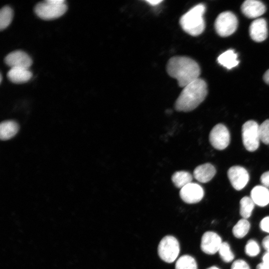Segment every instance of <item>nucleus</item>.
<instances>
[{"label":"nucleus","mask_w":269,"mask_h":269,"mask_svg":"<svg viewBox=\"0 0 269 269\" xmlns=\"http://www.w3.org/2000/svg\"><path fill=\"white\" fill-rule=\"evenodd\" d=\"M260 227L263 231L269 233V216L264 218L261 221Z\"/></svg>","instance_id":"obj_29"},{"label":"nucleus","mask_w":269,"mask_h":269,"mask_svg":"<svg viewBox=\"0 0 269 269\" xmlns=\"http://www.w3.org/2000/svg\"><path fill=\"white\" fill-rule=\"evenodd\" d=\"M262 261L269 264V252H267L263 256Z\"/></svg>","instance_id":"obj_33"},{"label":"nucleus","mask_w":269,"mask_h":269,"mask_svg":"<svg viewBox=\"0 0 269 269\" xmlns=\"http://www.w3.org/2000/svg\"><path fill=\"white\" fill-rule=\"evenodd\" d=\"M249 33L252 39L260 42L265 40L268 36L267 23L264 18H258L254 20L249 28Z\"/></svg>","instance_id":"obj_13"},{"label":"nucleus","mask_w":269,"mask_h":269,"mask_svg":"<svg viewBox=\"0 0 269 269\" xmlns=\"http://www.w3.org/2000/svg\"><path fill=\"white\" fill-rule=\"evenodd\" d=\"M262 246L267 252H269V235L265 237L262 240Z\"/></svg>","instance_id":"obj_31"},{"label":"nucleus","mask_w":269,"mask_h":269,"mask_svg":"<svg viewBox=\"0 0 269 269\" xmlns=\"http://www.w3.org/2000/svg\"><path fill=\"white\" fill-rule=\"evenodd\" d=\"M241 10L246 16L254 18L263 14L266 8L264 4L259 0H247L243 3Z\"/></svg>","instance_id":"obj_14"},{"label":"nucleus","mask_w":269,"mask_h":269,"mask_svg":"<svg viewBox=\"0 0 269 269\" xmlns=\"http://www.w3.org/2000/svg\"><path fill=\"white\" fill-rule=\"evenodd\" d=\"M251 198L255 204L266 206L269 204V190L263 185L256 186L251 192Z\"/></svg>","instance_id":"obj_17"},{"label":"nucleus","mask_w":269,"mask_h":269,"mask_svg":"<svg viewBox=\"0 0 269 269\" xmlns=\"http://www.w3.org/2000/svg\"><path fill=\"white\" fill-rule=\"evenodd\" d=\"M67 9L64 0H45L35 5L34 12L40 18L49 20L60 17Z\"/></svg>","instance_id":"obj_4"},{"label":"nucleus","mask_w":269,"mask_h":269,"mask_svg":"<svg viewBox=\"0 0 269 269\" xmlns=\"http://www.w3.org/2000/svg\"><path fill=\"white\" fill-rule=\"evenodd\" d=\"M207 269H220L216 266H212L207 268Z\"/></svg>","instance_id":"obj_36"},{"label":"nucleus","mask_w":269,"mask_h":269,"mask_svg":"<svg viewBox=\"0 0 269 269\" xmlns=\"http://www.w3.org/2000/svg\"><path fill=\"white\" fill-rule=\"evenodd\" d=\"M19 127L13 121H5L0 124V137L1 140H6L12 137L17 133Z\"/></svg>","instance_id":"obj_19"},{"label":"nucleus","mask_w":269,"mask_h":269,"mask_svg":"<svg viewBox=\"0 0 269 269\" xmlns=\"http://www.w3.org/2000/svg\"><path fill=\"white\" fill-rule=\"evenodd\" d=\"M238 23L237 18L233 13L224 11L216 18L215 28L218 35L222 37H227L236 30Z\"/></svg>","instance_id":"obj_7"},{"label":"nucleus","mask_w":269,"mask_h":269,"mask_svg":"<svg viewBox=\"0 0 269 269\" xmlns=\"http://www.w3.org/2000/svg\"><path fill=\"white\" fill-rule=\"evenodd\" d=\"M147 2H148L149 4L152 5V6H155L159 3H160L162 1L161 0H146Z\"/></svg>","instance_id":"obj_34"},{"label":"nucleus","mask_w":269,"mask_h":269,"mask_svg":"<svg viewBox=\"0 0 269 269\" xmlns=\"http://www.w3.org/2000/svg\"><path fill=\"white\" fill-rule=\"evenodd\" d=\"M0 82H1V80H2V76H1V74H0Z\"/></svg>","instance_id":"obj_37"},{"label":"nucleus","mask_w":269,"mask_h":269,"mask_svg":"<svg viewBox=\"0 0 269 269\" xmlns=\"http://www.w3.org/2000/svg\"><path fill=\"white\" fill-rule=\"evenodd\" d=\"M218 253L221 259L225 263H230L234 259V254L231 250L229 244L226 242H222Z\"/></svg>","instance_id":"obj_25"},{"label":"nucleus","mask_w":269,"mask_h":269,"mask_svg":"<svg viewBox=\"0 0 269 269\" xmlns=\"http://www.w3.org/2000/svg\"><path fill=\"white\" fill-rule=\"evenodd\" d=\"M231 269H250V268L246 261L238 259L233 263Z\"/></svg>","instance_id":"obj_28"},{"label":"nucleus","mask_w":269,"mask_h":269,"mask_svg":"<svg viewBox=\"0 0 269 269\" xmlns=\"http://www.w3.org/2000/svg\"><path fill=\"white\" fill-rule=\"evenodd\" d=\"M227 174L232 185L237 190H241L244 188L249 180L248 171L240 166L231 167Z\"/></svg>","instance_id":"obj_10"},{"label":"nucleus","mask_w":269,"mask_h":269,"mask_svg":"<svg viewBox=\"0 0 269 269\" xmlns=\"http://www.w3.org/2000/svg\"><path fill=\"white\" fill-rule=\"evenodd\" d=\"M166 69L169 75L176 79L178 85L183 88L199 78L200 74L198 63L191 58L184 56L171 58Z\"/></svg>","instance_id":"obj_1"},{"label":"nucleus","mask_w":269,"mask_h":269,"mask_svg":"<svg viewBox=\"0 0 269 269\" xmlns=\"http://www.w3.org/2000/svg\"><path fill=\"white\" fill-rule=\"evenodd\" d=\"M206 7L203 4H198L183 14L180 19L182 28L192 36L201 34L205 27L203 15Z\"/></svg>","instance_id":"obj_3"},{"label":"nucleus","mask_w":269,"mask_h":269,"mask_svg":"<svg viewBox=\"0 0 269 269\" xmlns=\"http://www.w3.org/2000/svg\"><path fill=\"white\" fill-rule=\"evenodd\" d=\"M13 17V11L8 6H4L0 11V29L2 30L11 23Z\"/></svg>","instance_id":"obj_24"},{"label":"nucleus","mask_w":269,"mask_h":269,"mask_svg":"<svg viewBox=\"0 0 269 269\" xmlns=\"http://www.w3.org/2000/svg\"><path fill=\"white\" fill-rule=\"evenodd\" d=\"M250 223L247 219L242 218L239 220L232 229L234 237L238 239L244 238L249 232Z\"/></svg>","instance_id":"obj_21"},{"label":"nucleus","mask_w":269,"mask_h":269,"mask_svg":"<svg viewBox=\"0 0 269 269\" xmlns=\"http://www.w3.org/2000/svg\"><path fill=\"white\" fill-rule=\"evenodd\" d=\"M247 255L251 257L257 256L260 252V248L258 243L253 239L249 240L245 248Z\"/></svg>","instance_id":"obj_26"},{"label":"nucleus","mask_w":269,"mask_h":269,"mask_svg":"<svg viewBox=\"0 0 269 269\" xmlns=\"http://www.w3.org/2000/svg\"><path fill=\"white\" fill-rule=\"evenodd\" d=\"M217 61L220 65L228 69L237 66L239 62L237 60V54L232 49H229L220 55Z\"/></svg>","instance_id":"obj_18"},{"label":"nucleus","mask_w":269,"mask_h":269,"mask_svg":"<svg viewBox=\"0 0 269 269\" xmlns=\"http://www.w3.org/2000/svg\"><path fill=\"white\" fill-rule=\"evenodd\" d=\"M175 269H197V264L194 258L191 256L185 255L177 260Z\"/></svg>","instance_id":"obj_23"},{"label":"nucleus","mask_w":269,"mask_h":269,"mask_svg":"<svg viewBox=\"0 0 269 269\" xmlns=\"http://www.w3.org/2000/svg\"><path fill=\"white\" fill-rule=\"evenodd\" d=\"M209 140L211 145L217 149L226 148L230 141V135L228 129L223 124L216 125L210 132Z\"/></svg>","instance_id":"obj_8"},{"label":"nucleus","mask_w":269,"mask_h":269,"mask_svg":"<svg viewBox=\"0 0 269 269\" xmlns=\"http://www.w3.org/2000/svg\"><path fill=\"white\" fill-rule=\"evenodd\" d=\"M192 179L191 174L186 171H177L172 175L171 177L174 185L180 189L192 182Z\"/></svg>","instance_id":"obj_20"},{"label":"nucleus","mask_w":269,"mask_h":269,"mask_svg":"<svg viewBox=\"0 0 269 269\" xmlns=\"http://www.w3.org/2000/svg\"><path fill=\"white\" fill-rule=\"evenodd\" d=\"M179 251V242L172 236H165L161 239L158 246L159 257L162 260L168 263H171L175 261Z\"/></svg>","instance_id":"obj_6"},{"label":"nucleus","mask_w":269,"mask_h":269,"mask_svg":"<svg viewBox=\"0 0 269 269\" xmlns=\"http://www.w3.org/2000/svg\"><path fill=\"white\" fill-rule=\"evenodd\" d=\"M216 174L215 167L209 163L197 166L194 171V177L200 182L206 183L211 180Z\"/></svg>","instance_id":"obj_15"},{"label":"nucleus","mask_w":269,"mask_h":269,"mask_svg":"<svg viewBox=\"0 0 269 269\" xmlns=\"http://www.w3.org/2000/svg\"><path fill=\"white\" fill-rule=\"evenodd\" d=\"M8 79L14 83H22L29 81L32 77V73L28 68L15 67L11 68L7 73Z\"/></svg>","instance_id":"obj_16"},{"label":"nucleus","mask_w":269,"mask_h":269,"mask_svg":"<svg viewBox=\"0 0 269 269\" xmlns=\"http://www.w3.org/2000/svg\"><path fill=\"white\" fill-rule=\"evenodd\" d=\"M240 214L242 218L247 219L251 216L255 203L251 197L245 196L240 202Z\"/></svg>","instance_id":"obj_22"},{"label":"nucleus","mask_w":269,"mask_h":269,"mask_svg":"<svg viewBox=\"0 0 269 269\" xmlns=\"http://www.w3.org/2000/svg\"><path fill=\"white\" fill-rule=\"evenodd\" d=\"M263 78L265 82L269 85V69L265 72Z\"/></svg>","instance_id":"obj_35"},{"label":"nucleus","mask_w":269,"mask_h":269,"mask_svg":"<svg viewBox=\"0 0 269 269\" xmlns=\"http://www.w3.org/2000/svg\"><path fill=\"white\" fill-rule=\"evenodd\" d=\"M242 136L243 144L249 151H254L260 145L259 126L253 120L245 123L242 128Z\"/></svg>","instance_id":"obj_5"},{"label":"nucleus","mask_w":269,"mask_h":269,"mask_svg":"<svg viewBox=\"0 0 269 269\" xmlns=\"http://www.w3.org/2000/svg\"><path fill=\"white\" fill-rule=\"evenodd\" d=\"M179 194L184 202L193 204L198 203L202 200L204 192L199 184L191 182L180 189Z\"/></svg>","instance_id":"obj_9"},{"label":"nucleus","mask_w":269,"mask_h":269,"mask_svg":"<svg viewBox=\"0 0 269 269\" xmlns=\"http://www.w3.org/2000/svg\"><path fill=\"white\" fill-rule=\"evenodd\" d=\"M207 94L206 83L198 78L183 88L175 102V108L178 111H192L204 100Z\"/></svg>","instance_id":"obj_2"},{"label":"nucleus","mask_w":269,"mask_h":269,"mask_svg":"<svg viewBox=\"0 0 269 269\" xmlns=\"http://www.w3.org/2000/svg\"><path fill=\"white\" fill-rule=\"evenodd\" d=\"M4 62L10 68L21 67L29 69L32 63L30 57L21 50H15L9 53L5 57Z\"/></svg>","instance_id":"obj_12"},{"label":"nucleus","mask_w":269,"mask_h":269,"mask_svg":"<svg viewBox=\"0 0 269 269\" xmlns=\"http://www.w3.org/2000/svg\"><path fill=\"white\" fill-rule=\"evenodd\" d=\"M222 243V239L218 234L207 231L202 235L200 247L204 253L211 255L218 252Z\"/></svg>","instance_id":"obj_11"},{"label":"nucleus","mask_w":269,"mask_h":269,"mask_svg":"<svg viewBox=\"0 0 269 269\" xmlns=\"http://www.w3.org/2000/svg\"><path fill=\"white\" fill-rule=\"evenodd\" d=\"M260 179L263 186L269 187V171L264 172L261 175Z\"/></svg>","instance_id":"obj_30"},{"label":"nucleus","mask_w":269,"mask_h":269,"mask_svg":"<svg viewBox=\"0 0 269 269\" xmlns=\"http://www.w3.org/2000/svg\"><path fill=\"white\" fill-rule=\"evenodd\" d=\"M256 269H269V264L262 262L257 265Z\"/></svg>","instance_id":"obj_32"},{"label":"nucleus","mask_w":269,"mask_h":269,"mask_svg":"<svg viewBox=\"0 0 269 269\" xmlns=\"http://www.w3.org/2000/svg\"><path fill=\"white\" fill-rule=\"evenodd\" d=\"M260 140L266 144H269V119L259 126Z\"/></svg>","instance_id":"obj_27"}]
</instances>
